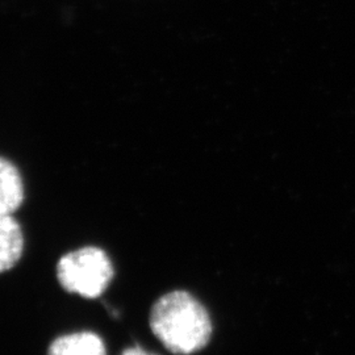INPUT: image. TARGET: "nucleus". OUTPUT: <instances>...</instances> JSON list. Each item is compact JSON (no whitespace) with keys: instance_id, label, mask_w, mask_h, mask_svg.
<instances>
[{"instance_id":"1","label":"nucleus","mask_w":355,"mask_h":355,"mask_svg":"<svg viewBox=\"0 0 355 355\" xmlns=\"http://www.w3.org/2000/svg\"><path fill=\"white\" fill-rule=\"evenodd\" d=\"M149 322L153 334L174 354H193L205 347L212 336L207 309L186 291L161 296L153 305Z\"/></svg>"},{"instance_id":"2","label":"nucleus","mask_w":355,"mask_h":355,"mask_svg":"<svg viewBox=\"0 0 355 355\" xmlns=\"http://www.w3.org/2000/svg\"><path fill=\"white\" fill-rule=\"evenodd\" d=\"M57 279L64 291L95 299L114 279L112 262L103 249L85 246L64 254L57 263Z\"/></svg>"},{"instance_id":"3","label":"nucleus","mask_w":355,"mask_h":355,"mask_svg":"<svg viewBox=\"0 0 355 355\" xmlns=\"http://www.w3.org/2000/svg\"><path fill=\"white\" fill-rule=\"evenodd\" d=\"M24 180L11 161L0 157V215H13L24 202Z\"/></svg>"},{"instance_id":"4","label":"nucleus","mask_w":355,"mask_h":355,"mask_svg":"<svg viewBox=\"0 0 355 355\" xmlns=\"http://www.w3.org/2000/svg\"><path fill=\"white\" fill-rule=\"evenodd\" d=\"M24 252L23 229L13 215H0V274L17 265Z\"/></svg>"},{"instance_id":"5","label":"nucleus","mask_w":355,"mask_h":355,"mask_svg":"<svg viewBox=\"0 0 355 355\" xmlns=\"http://www.w3.org/2000/svg\"><path fill=\"white\" fill-rule=\"evenodd\" d=\"M46 355H107V349L96 333L78 331L55 338Z\"/></svg>"},{"instance_id":"6","label":"nucleus","mask_w":355,"mask_h":355,"mask_svg":"<svg viewBox=\"0 0 355 355\" xmlns=\"http://www.w3.org/2000/svg\"><path fill=\"white\" fill-rule=\"evenodd\" d=\"M120 355H157L153 354V353H149V352H146L144 347H141V346H132V347H128L125 349L123 353Z\"/></svg>"}]
</instances>
